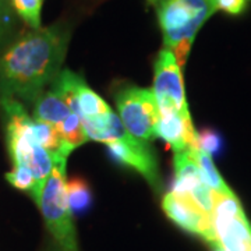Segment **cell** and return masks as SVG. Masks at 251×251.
<instances>
[{"instance_id": "obj_24", "label": "cell", "mask_w": 251, "mask_h": 251, "mask_svg": "<svg viewBox=\"0 0 251 251\" xmlns=\"http://www.w3.org/2000/svg\"><path fill=\"white\" fill-rule=\"evenodd\" d=\"M150 4H156V3H159V1H162V0H147Z\"/></svg>"}, {"instance_id": "obj_6", "label": "cell", "mask_w": 251, "mask_h": 251, "mask_svg": "<svg viewBox=\"0 0 251 251\" xmlns=\"http://www.w3.org/2000/svg\"><path fill=\"white\" fill-rule=\"evenodd\" d=\"M119 117L126 130L134 138L150 143L156 137V122L159 116L158 103L151 90L127 87L116 97Z\"/></svg>"}, {"instance_id": "obj_19", "label": "cell", "mask_w": 251, "mask_h": 251, "mask_svg": "<svg viewBox=\"0 0 251 251\" xmlns=\"http://www.w3.org/2000/svg\"><path fill=\"white\" fill-rule=\"evenodd\" d=\"M6 180L13 187L28 193L32 197V200L38 202V200L41 197V191L38 188V183H36L34 173L31 172V169H28L27 166L14 165L13 169L9 173H6Z\"/></svg>"}, {"instance_id": "obj_18", "label": "cell", "mask_w": 251, "mask_h": 251, "mask_svg": "<svg viewBox=\"0 0 251 251\" xmlns=\"http://www.w3.org/2000/svg\"><path fill=\"white\" fill-rule=\"evenodd\" d=\"M31 130H32V134H34L36 143L39 144L41 147H44L46 151L52 153V156L60 152L62 138H60V134H59V130L54 126L32 119Z\"/></svg>"}, {"instance_id": "obj_20", "label": "cell", "mask_w": 251, "mask_h": 251, "mask_svg": "<svg viewBox=\"0 0 251 251\" xmlns=\"http://www.w3.org/2000/svg\"><path fill=\"white\" fill-rule=\"evenodd\" d=\"M44 1L45 0H10V4L28 27L39 29Z\"/></svg>"}, {"instance_id": "obj_10", "label": "cell", "mask_w": 251, "mask_h": 251, "mask_svg": "<svg viewBox=\"0 0 251 251\" xmlns=\"http://www.w3.org/2000/svg\"><path fill=\"white\" fill-rule=\"evenodd\" d=\"M156 137L162 138L175 152L197 148V131L193 126L190 112L175 109H158Z\"/></svg>"}, {"instance_id": "obj_15", "label": "cell", "mask_w": 251, "mask_h": 251, "mask_svg": "<svg viewBox=\"0 0 251 251\" xmlns=\"http://www.w3.org/2000/svg\"><path fill=\"white\" fill-rule=\"evenodd\" d=\"M56 128L59 130V134L62 138V150L59 153L69 156L73 150H75L77 147L90 141L87 134H85L81 117L74 112H72L69 116L66 117Z\"/></svg>"}, {"instance_id": "obj_17", "label": "cell", "mask_w": 251, "mask_h": 251, "mask_svg": "<svg viewBox=\"0 0 251 251\" xmlns=\"http://www.w3.org/2000/svg\"><path fill=\"white\" fill-rule=\"evenodd\" d=\"M67 198L73 214L85 212L92 204V191L90 184L82 177L67 180Z\"/></svg>"}, {"instance_id": "obj_12", "label": "cell", "mask_w": 251, "mask_h": 251, "mask_svg": "<svg viewBox=\"0 0 251 251\" xmlns=\"http://www.w3.org/2000/svg\"><path fill=\"white\" fill-rule=\"evenodd\" d=\"M173 163H175V183L171 191L180 196H188L194 188L198 187L201 183H204L198 171L197 163L191 155V150L175 152Z\"/></svg>"}, {"instance_id": "obj_11", "label": "cell", "mask_w": 251, "mask_h": 251, "mask_svg": "<svg viewBox=\"0 0 251 251\" xmlns=\"http://www.w3.org/2000/svg\"><path fill=\"white\" fill-rule=\"evenodd\" d=\"M70 113L72 110L69 108L62 92L52 85L50 90L44 91L34 102L32 119L57 127Z\"/></svg>"}, {"instance_id": "obj_13", "label": "cell", "mask_w": 251, "mask_h": 251, "mask_svg": "<svg viewBox=\"0 0 251 251\" xmlns=\"http://www.w3.org/2000/svg\"><path fill=\"white\" fill-rule=\"evenodd\" d=\"M81 120H82L85 134L88 137V140H92V141L108 144L112 141H117L128 134L120 117L116 116L113 112L103 116L94 117V119H81Z\"/></svg>"}, {"instance_id": "obj_2", "label": "cell", "mask_w": 251, "mask_h": 251, "mask_svg": "<svg viewBox=\"0 0 251 251\" xmlns=\"http://www.w3.org/2000/svg\"><path fill=\"white\" fill-rule=\"evenodd\" d=\"M216 11L214 0H162L156 6L165 48L183 69L200 28Z\"/></svg>"}, {"instance_id": "obj_23", "label": "cell", "mask_w": 251, "mask_h": 251, "mask_svg": "<svg viewBox=\"0 0 251 251\" xmlns=\"http://www.w3.org/2000/svg\"><path fill=\"white\" fill-rule=\"evenodd\" d=\"M10 0H0V41L10 27Z\"/></svg>"}, {"instance_id": "obj_3", "label": "cell", "mask_w": 251, "mask_h": 251, "mask_svg": "<svg viewBox=\"0 0 251 251\" xmlns=\"http://www.w3.org/2000/svg\"><path fill=\"white\" fill-rule=\"evenodd\" d=\"M0 102L6 113V140L13 166L23 165L31 169L42 193L53 169V156L36 143L31 130L32 117L28 116L24 105L14 99H3Z\"/></svg>"}, {"instance_id": "obj_14", "label": "cell", "mask_w": 251, "mask_h": 251, "mask_svg": "<svg viewBox=\"0 0 251 251\" xmlns=\"http://www.w3.org/2000/svg\"><path fill=\"white\" fill-rule=\"evenodd\" d=\"M73 112L77 113L81 119H94V117L108 115L112 112V109L81 78L75 88V100H74Z\"/></svg>"}, {"instance_id": "obj_4", "label": "cell", "mask_w": 251, "mask_h": 251, "mask_svg": "<svg viewBox=\"0 0 251 251\" xmlns=\"http://www.w3.org/2000/svg\"><path fill=\"white\" fill-rule=\"evenodd\" d=\"M66 162L67 155H53V169L46 180L36 205L42 212L48 230L62 251H78L74 214L67 198Z\"/></svg>"}, {"instance_id": "obj_7", "label": "cell", "mask_w": 251, "mask_h": 251, "mask_svg": "<svg viewBox=\"0 0 251 251\" xmlns=\"http://www.w3.org/2000/svg\"><path fill=\"white\" fill-rule=\"evenodd\" d=\"M153 95L158 109H175L188 112L186 91L181 77V67L172 50H159L153 67Z\"/></svg>"}, {"instance_id": "obj_5", "label": "cell", "mask_w": 251, "mask_h": 251, "mask_svg": "<svg viewBox=\"0 0 251 251\" xmlns=\"http://www.w3.org/2000/svg\"><path fill=\"white\" fill-rule=\"evenodd\" d=\"M211 218L215 251H251V224L234 193H215Z\"/></svg>"}, {"instance_id": "obj_21", "label": "cell", "mask_w": 251, "mask_h": 251, "mask_svg": "<svg viewBox=\"0 0 251 251\" xmlns=\"http://www.w3.org/2000/svg\"><path fill=\"white\" fill-rule=\"evenodd\" d=\"M222 137L214 130H202L197 133V148L202 150L209 156H215L222 151Z\"/></svg>"}, {"instance_id": "obj_8", "label": "cell", "mask_w": 251, "mask_h": 251, "mask_svg": "<svg viewBox=\"0 0 251 251\" xmlns=\"http://www.w3.org/2000/svg\"><path fill=\"white\" fill-rule=\"evenodd\" d=\"M105 145L108 150V155L116 163L134 169L155 190H159L161 179H159L158 161L150 143H143L128 133L123 138Z\"/></svg>"}, {"instance_id": "obj_1", "label": "cell", "mask_w": 251, "mask_h": 251, "mask_svg": "<svg viewBox=\"0 0 251 251\" xmlns=\"http://www.w3.org/2000/svg\"><path fill=\"white\" fill-rule=\"evenodd\" d=\"M70 32L62 25L32 29L0 56V100L34 103L62 72Z\"/></svg>"}, {"instance_id": "obj_22", "label": "cell", "mask_w": 251, "mask_h": 251, "mask_svg": "<svg viewBox=\"0 0 251 251\" xmlns=\"http://www.w3.org/2000/svg\"><path fill=\"white\" fill-rule=\"evenodd\" d=\"M247 0H214L216 10H221L229 14H242L244 9H246V3Z\"/></svg>"}, {"instance_id": "obj_16", "label": "cell", "mask_w": 251, "mask_h": 251, "mask_svg": "<svg viewBox=\"0 0 251 251\" xmlns=\"http://www.w3.org/2000/svg\"><path fill=\"white\" fill-rule=\"evenodd\" d=\"M191 155L197 163L201 179L214 193H216V194H232L233 193L230 187L225 183L221 173L216 171L212 156H209L208 153H205L200 148H193Z\"/></svg>"}, {"instance_id": "obj_9", "label": "cell", "mask_w": 251, "mask_h": 251, "mask_svg": "<svg viewBox=\"0 0 251 251\" xmlns=\"http://www.w3.org/2000/svg\"><path fill=\"white\" fill-rule=\"evenodd\" d=\"M162 208L173 224H176L188 233L202 237L206 243L212 246V218L204 211H201L190 198L169 191L162 200Z\"/></svg>"}]
</instances>
